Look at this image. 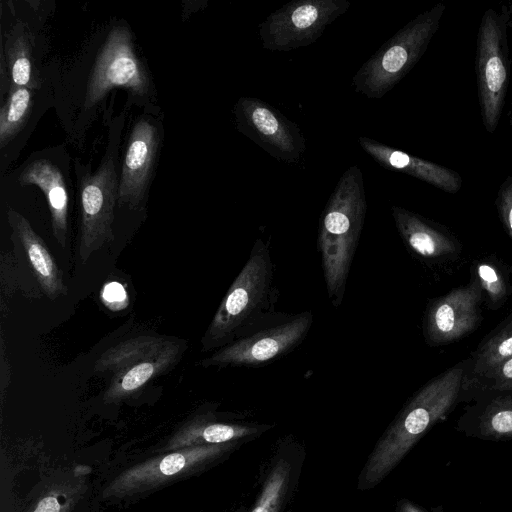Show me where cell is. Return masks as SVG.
Wrapping results in <instances>:
<instances>
[{"label":"cell","mask_w":512,"mask_h":512,"mask_svg":"<svg viewBox=\"0 0 512 512\" xmlns=\"http://www.w3.org/2000/svg\"><path fill=\"white\" fill-rule=\"evenodd\" d=\"M463 361L428 381L400 411L370 454L358 481L367 490L381 482L412 446L461 399Z\"/></svg>","instance_id":"6da1fadb"},{"label":"cell","mask_w":512,"mask_h":512,"mask_svg":"<svg viewBox=\"0 0 512 512\" xmlns=\"http://www.w3.org/2000/svg\"><path fill=\"white\" fill-rule=\"evenodd\" d=\"M367 209L364 178L357 165L340 177L320 219L318 249L332 304H341Z\"/></svg>","instance_id":"7a4b0ae2"},{"label":"cell","mask_w":512,"mask_h":512,"mask_svg":"<svg viewBox=\"0 0 512 512\" xmlns=\"http://www.w3.org/2000/svg\"><path fill=\"white\" fill-rule=\"evenodd\" d=\"M446 8L439 2L398 30L356 72L354 90L371 99L384 97L423 56Z\"/></svg>","instance_id":"3957f363"},{"label":"cell","mask_w":512,"mask_h":512,"mask_svg":"<svg viewBox=\"0 0 512 512\" xmlns=\"http://www.w3.org/2000/svg\"><path fill=\"white\" fill-rule=\"evenodd\" d=\"M185 350L183 343L164 336L139 335L107 349L96 360L94 371L110 374L106 402L132 396L174 366Z\"/></svg>","instance_id":"277c9868"},{"label":"cell","mask_w":512,"mask_h":512,"mask_svg":"<svg viewBox=\"0 0 512 512\" xmlns=\"http://www.w3.org/2000/svg\"><path fill=\"white\" fill-rule=\"evenodd\" d=\"M272 284L269 249L257 239L250 256L222 299L203 339L204 350L225 346L267 308Z\"/></svg>","instance_id":"5b68a950"},{"label":"cell","mask_w":512,"mask_h":512,"mask_svg":"<svg viewBox=\"0 0 512 512\" xmlns=\"http://www.w3.org/2000/svg\"><path fill=\"white\" fill-rule=\"evenodd\" d=\"M508 5L487 8L481 18L476 44V78L480 114L488 133L493 134L505 105L510 75Z\"/></svg>","instance_id":"8992f818"},{"label":"cell","mask_w":512,"mask_h":512,"mask_svg":"<svg viewBox=\"0 0 512 512\" xmlns=\"http://www.w3.org/2000/svg\"><path fill=\"white\" fill-rule=\"evenodd\" d=\"M347 0H297L272 12L259 25L262 47L290 51L316 42L326 27L350 8Z\"/></svg>","instance_id":"52a82bcc"},{"label":"cell","mask_w":512,"mask_h":512,"mask_svg":"<svg viewBox=\"0 0 512 512\" xmlns=\"http://www.w3.org/2000/svg\"><path fill=\"white\" fill-rule=\"evenodd\" d=\"M312 322L310 312L287 317L280 323L231 341L201 363L204 366L246 367L267 364L297 347Z\"/></svg>","instance_id":"ba28073f"},{"label":"cell","mask_w":512,"mask_h":512,"mask_svg":"<svg viewBox=\"0 0 512 512\" xmlns=\"http://www.w3.org/2000/svg\"><path fill=\"white\" fill-rule=\"evenodd\" d=\"M118 186L112 159L103 162L95 174H87L81 180L78 255L82 263L113 239Z\"/></svg>","instance_id":"9c48e42d"},{"label":"cell","mask_w":512,"mask_h":512,"mask_svg":"<svg viewBox=\"0 0 512 512\" xmlns=\"http://www.w3.org/2000/svg\"><path fill=\"white\" fill-rule=\"evenodd\" d=\"M124 87L138 95L148 91L147 73L133 47L126 27L117 26L109 33L91 73L85 106L97 104L111 89Z\"/></svg>","instance_id":"30bf717a"},{"label":"cell","mask_w":512,"mask_h":512,"mask_svg":"<svg viewBox=\"0 0 512 512\" xmlns=\"http://www.w3.org/2000/svg\"><path fill=\"white\" fill-rule=\"evenodd\" d=\"M237 129L272 157L300 161L306 145L299 127L270 104L254 97H241L235 104Z\"/></svg>","instance_id":"8fae6325"},{"label":"cell","mask_w":512,"mask_h":512,"mask_svg":"<svg viewBox=\"0 0 512 512\" xmlns=\"http://www.w3.org/2000/svg\"><path fill=\"white\" fill-rule=\"evenodd\" d=\"M483 292L474 277L468 284L431 299L423 318V335L430 347L443 346L474 332L482 322Z\"/></svg>","instance_id":"7c38bea8"},{"label":"cell","mask_w":512,"mask_h":512,"mask_svg":"<svg viewBox=\"0 0 512 512\" xmlns=\"http://www.w3.org/2000/svg\"><path fill=\"white\" fill-rule=\"evenodd\" d=\"M233 446L231 442L188 447L149 459L114 478L105 488L103 497H122L155 488L193 472Z\"/></svg>","instance_id":"4fadbf2b"},{"label":"cell","mask_w":512,"mask_h":512,"mask_svg":"<svg viewBox=\"0 0 512 512\" xmlns=\"http://www.w3.org/2000/svg\"><path fill=\"white\" fill-rule=\"evenodd\" d=\"M391 211L402 240L418 257L439 263L460 255L462 245L447 227L400 206Z\"/></svg>","instance_id":"5bb4252c"},{"label":"cell","mask_w":512,"mask_h":512,"mask_svg":"<svg viewBox=\"0 0 512 512\" xmlns=\"http://www.w3.org/2000/svg\"><path fill=\"white\" fill-rule=\"evenodd\" d=\"M157 130L146 119L139 120L129 137L118 186V200L136 208L143 200L157 150Z\"/></svg>","instance_id":"9a60e30c"},{"label":"cell","mask_w":512,"mask_h":512,"mask_svg":"<svg viewBox=\"0 0 512 512\" xmlns=\"http://www.w3.org/2000/svg\"><path fill=\"white\" fill-rule=\"evenodd\" d=\"M359 144L386 169L415 177L451 194L457 193L462 187L460 174L448 167L410 155L365 136L359 137Z\"/></svg>","instance_id":"2e32d148"},{"label":"cell","mask_w":512,"mask_h":512,"mask_svg":"<svg viewBox=\"0 0 512 512\" xmlns=\"http://www.w3.org/2000/svg\"><path fill=\"white\" fill-rule=\"evenodd\" d=\"M7 217L13 239L23 248L32 272L45 295L51 300L66 295L67 287L62 272L43 239L18 211L10 207Z\"/></svg>","instance_id":"e0dca14e"},{"label":"cell","mask_w":512,"mask_h":512,"mask_svg":"<svg viewBox=\"0 0 512 512\" xmlns=\"http://www.w3.org/2000/svg\"><path fill=\"white\" fill-rule=\"evenodd\" d=\"M21 185H35L44 193L51 214L53 235L66 247L68 230V192L59 168L48 160L31 162L20 174Z\"/></svg>","instance_id":"ac0fdd59"},{"label":"cell","mask_w":512,"mask_h":512,"mask_svg":"<svg viewBox=\"0 0 512 512\" xmlns=\"http://www.w3.org/2000/svg\"><path fill=\"white\" fill-rule=\"evenodd\" d=\"M512 357V312L509 313L463 360L462 389Z\"/></svg>","instance_id":"d6986e66"},{"label":"cell","mask_w":512,"mask_h":512,"mask_svg":"<svg viewBox=\"0 0 512 512\" xmlns=\"http://www.w3.org/2000/svg\"><path fill=\"white\" fill-rule=\"evenodd\" d=\"M267 425L253 426L195 420L173 435L166 450L175 451L201 445L225 444L261 433Z\"/></svg>","instance_id":"ffe728a7"},{"label":"cell","mask_w":512,"mask_h":512,"mask_svg":"<svg viewBox=\"0 0 512 512\" xmlns=\"http://www.w3.org/2000/svg\"><path fill=\"white\" fill-rule=\"evenodd\" d=\"M472 408L480 433L503 437L512 435V389L483 391L472 394Z\"/></svg>","instance_id":"44dd1931"},{"label":"cell","mask_w":512,"mask_h":512,"mask_svg":"<svg viewBox=\"0 0 512 512\" xmlns=\"http://www.w3.org/2000/svg\"><path fill=\"white\" fill-rule=\"evenodd\" d=\"M299 464L295 457L279 455L262 488L261 494L250 512H280L292 492Z\"/></svg>","instance_id":"7402d4cb"},{"label":"cell","mask_w":512,"mask_h":512,"mask_svg":"<svg viewBox=\"0 0 512 512\" xmlns=\"http://www.w3.org/2000/svg\"><path fill=\"white\" fill-rule=\"evenodd\" d=\"M5 56L13 86L37 89L39 77L34 67L29 37L22 24L16 25L8 35Z\"/></svg>","instance_id":"603a6c76"},{"label":"cell","mask_w":512,"mask_h":512,"mask_svg":"<svg viewBox=\"0 0 512 512\" xmlns=\"http://www.w3.org/2000/svg\"><path fill=\"white\" fill-rule=\"evenodd\" d=\"M471 276L477 280L484 302L491 310L500 309L512 296L509 269L497 259L476 261L471 267Z\"/></svg>","instance_id":"cb8c5ba5"},{"label":"cell","mask_w":512,"mask_h":512,"mask_svg":"<svg viewBox=\"0 0 512 512\" xmlns=\"http://www.w3.org/2000/svg\"><path fill=\"white\" fill-rule=\"evenodd\" d=\"M33 106V92L11 85L0 111V144L5 147L20 131Z\"/></svg>","instance_id":"d4e9b609"},{"label":"cell","mask_w":512,"mask_h":512,"mask_svg":"<svg viewBox=\"0 0 512 512\" xmlns=\"http://www.w3.org/2000/svg\"><path fill=\"white\" fill-rule=\"evenodd\" d=\"M512 389V357L462 389L461 398L483 391Z\"/></svg>","instance_id":"484cf974"},{"label":"cell","mask_w":512,"mask_h":512,"mask_svg":"<svg viewBox=\"0 0 512 512\" xmlns=\"http://www.w3.org/2000/svg\"><path fill=\"white\" fill-rule=\"evenodd\" d=\"M79 491V486L56 487L37 502L32 512H68Z\"/></svg>","instance_id":"4316f807"},{"label":"cell","mask_w":512,"mask_h":512,"mask_svg":"<svg viewBox=\"0 0 512 512\" xmlns=\"http://www.w3.org/2000/svg\"><path fill=\"white\" fill-rule=\"evenodd\" d=\"M495 205L501 223L512 240V176H507L499 186Z\"/></svg>","instance_id":"83f0119b"},{"label":"cell","mask_w":512,"mask_h":512,"mask_svg":"<svg viewBox=\"0 0 512 512\" xmlns=\"http://www.w3.org/2000/svg\"><path fill=\"white\" fill-rule=\"evenodd\" d=\"M103 298L110 306L117 305L126 298L125 291L118 283H110L104 289Z\"/></svg>","instance_id":"f1b7e54d"},{"label":"cell","mask_w":512,"mask_h":512,"mask_svg":"<svg viewBox=\"0 0 512 512\" xmlns=\"http://www.w3.org/2000/svg\"><path fill=\"white\" fill-rule=\"evenodd\" d=\"M399 512H422L415 505L408 501H402L399 503Z\"/></svg>","instance_id":"f546056e"},{"label":"cell","mask_w":512,"mask_h":512,"mask_svg":"<svg viewBox=\"0 0 512 512\" xmlns=\"http://www.w3.org/2000/svg\"><path fill=\"white\" fill-rule=\"evenodd\" d=\"M508 9H509L510 17H511V20H512V3H510L508 5Z\"/></svg>","instance_id":"4dcf8cb0"},{"label":"cell","mask_w":512,"mask_h":512,"mask_svg":"<svg viewBox=\"0 0 512 512\" xmlns=\"http://www.w3.org/2000/svg\"><path fill=\"white\" fill-rule=\"evenodd\" d=\"M509 123L512 126V108H511V111L509 113Z\"/></svg>","instance_id":"1f68e13d"}]
</instances>
